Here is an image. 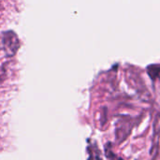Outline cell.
<instances>
[{
	"mask_svg": "<svg viewBox=\"0 0 160 160\" xmlns=\"http://www.w3.org/2000/svg\"><path fill=\"white\" fill-rule=\"evenodd\" d=\"M0 48L4 51L6 57H13L21 47V42L18 35L12 31H4L0 35Z\"/></svg>",
	"mask_w": 160,
	"mask_h": 160,
	"instance_id": "obj_1",
	"label": "cell"
},
{
	"mask_svg": "<svg viewBox=\"0 0 160 160\" xmlns=\"http://www.w3.org/2000/svg\"><path fill=\"white\" fill-rule=\"evenodd\" d=\"M105 150H106V157L109 158V160H123L121 158L117 157L112 151V148H111V143L107 144L106 147H105Z\"/></svg>",
	"mask_w": 160,
	"mask_h": 160,
	"instance_id": "obj_2",
	"label": "cell"
},
{
	"mask_svg": "<svg viewBox=\"0 0 160 160\" xmlns=\"http://www.w3.org/2000/svg\"><path fill=\"white\" fill-rule=\"evenodd\" d=\"M6 75H7V68H6V64H4L0 67V82L5 79Z\"/></svg>",
	"mask_w": 160,
	"mask_h": 160,
	"instance_id": "obj_3",
	"label": "cell"
}]
</instances>
